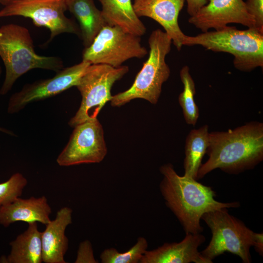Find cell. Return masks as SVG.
Masks as SVG:
<instances>
[{
    "mask_svg": "<svg viewBox=\"0 0 263 263\" xmlns=\"http://www.w3.org/2000/svg\"><path fill=\"white\" fill-rule=\"evenodd\" d=\"M148 243L142 237H138L136 244L128 250L119 252L112 247L104 250L100 255L102 263H139L147 250Z\"/></svg>",
    "mask_w": 263,
    "mask_h": 263,
    "instance_id": "obj_22",
    "label": "cell"
},
{
    "mask_svg": "<svg viewBox=\"0 0 263 263\" xmlns=\"http://www.w3.org/2000/svg\"><path fill=\"white\" fill-rule=\"evenodd\" d=\"M0 132H4L5 133H8V134H13V133L10 132L9 131L7 130L6 129L0 128Z\"/></svg>",
    "mask_w": 263,
    "mask_h": 263,
    "instance_id": "obj_29",
    "label": "cell"
},
{
    "mask_svg": "<svg viewBox=\"0 0 263 263\" xmlns=\"http://www.w3.org/2000/svg\"><path fill=\"white\" fill-rule=\"evenodd\" d=\"M185 0H134V12L139 17L151 18L161 25L180 51L186 35L178 24L180 12Z\"/></svg>",
    "mask_w": 263,
    "mask_h": 263,
    "instance_id": "obj_13",
    "label": "cell"
},
{
    "mask_svg": "<svg viewBox=\"0 0 263 263\" xmlns=\"http://www.w3.org/2000/svg\"><path fill=\"white\" fill-rule=\"evenodd\" d=\"M16 0H0V3L5 6Z\"/></svg>",
    "mask_w": 263,
    "mask_h": 263,
    "instance_id": "obj_28",
    "label": "cell"
},
{
    "mask_svg": "<svg viewBox=\"0 0 263 263\" xmlns=\"http://www.w3.org/2000/svg\"><path fill=\"white\" fill-rule=\"evenodd\" d=\"M28 183L20 173L13 174L7 181L0 183V207L8 205L20 197Z\"/></svg>",
    "mask_w": 263,
    "mask_h": 263,
    "instance_id": "obj_23",
    "label": "cell"
},
{
    "mask_svg": "<svg viewBox=\"0 0 263 263\" xmlns=\"http://www.w3.org/2000/svg\"><path fill=\"white\" fill-rule=\"evenodd\" d=\"M1 72H2V71H1V67H0V76L1 74Z\"/></svg>",
    "mask_w": 263,
    "mask_h": 263,
    "instance_id": "obj_30",
    "label": "cell"
},
{
    "mask_svg": "<svg viewBox=\"0 0 263 263\" xmlns=\"http://www.w3.org/2000/svg\"><path fill=\"white\" fill-rule=\"evenodd\" d=\"M253 246L256 251L260 255L263 256V234L257 233L256 239Z\"/></svg>",
    "mask_w": 263,
    "mask_h": 263,
    "instance_id": "obj_27",
    "label": "cell"
},
{
    "mask_svg": "<svg viewBox=\"0 0 263 263\" xmlns=\"http://www.w3.org/2000/svg\"><path fill=\"white\" fill-rule=\"evenodd\" d=\"M65 148L56 159L60 166L98 163L106 156L107 149L103 127L97 118L75 126Z\"/></svg>",
    "mask_w": 263,
    "mask_h": 263,
    "instance_id": "obj_10",
    "label": "cell"
},
{
    "mask_svg": "<svg viewBox=\"0 0 263 263\" xmlns=\"http://www.w3.org/2000/svg\"><path fill=\"white\" fill-rule=\"evenodd\" d=\"M208 3L190 16L188 22L203 32L213 28L219 30L228 24H241L255 28V21L247 11L243 0H207Z\"/></svg>",
    "mask_w": 263,
    "mask_h": 263,
    "instance_id": "obj_12",
    "label": "cell"
},
{
    "mask_svg": "<svg viewBox=\"0 0 263 263\" xmlns=\"http://www.w3.org/2000/svg\"><path fill=\"white\" fill-rule=\"evenodd\" d=\"M91 64L82 60L73 66L63 68L53 77L25 84L10 97L7 108L10 114L19 113L28 104L56 95L76 85L87 67Z\"/></svg>",
    "mask_w": 263,
    "mask_h": 263,
    "instance_id": "obj_11",
    "label": "cell"
},
{
    "mask_svg": "<svg viewBox=\"0 0 263 263\" xmlns=\"http://www.w3.org/2000/svg\"><path fill=\"white\" fill-rule=\"evenodd\" d=\"M207 160L202 164L197 179L219 169L238 174L254 168L263 159V124L246 123L226 131L209 132Z\"/></svg>",
    "mask_w": 263,
    "mask_h": 263,
    "instance_id": "obj_1",
    "label": "cell"
},
{
    "mask_svg": "<svg viewBox=\"0 0 263 263\" xmlns=\"http://www.w3.org/2000/svg\"><path fill=\"white\" fill-rule=\"evenodd\" d=\"M148 42L150 51L148 59L131 87L112 95L111 106L120 107L137 98L144 99L152 104L157 103L162 85L170 75V69L165 59L171 50L172 41L165 32L157 29L151 32Z\"/></svg>",
    "mask_w": 263,
    "mask_h": 263,
    "instance_id": "obj_5",
    "label": "cell"
},
{
    "mask_svg": "<svg viewBox=\"0 0 263 263\" xmlns=\"http://www.w3.org/2000/svg\"><path fill=\"white\" fill-rule=\"evenodd\" d=\"M209 139V132L207 125L189 132L185 143L184 176L198 180V172L202 165V160L207 153Z\"/></svg>",
    "mask_w": 263,
    "mask_h": 263,
    "instance_id": "obj_20",
    "label": "cell"
},
{
    "mask_svg": "<svg viewBox=\"0 0 263 263\" xmlns=\"http://www.w3.org/2000/svg\"><path fill=\"white\" fill-rule=\"evenodd\" d=\"M180 77L183 85V91L179 95L178 102L182 108L186 122L188 125L195 126L199 116V110L194 99L195 84L188 66L182 68Z\"/></svg>",
    "mask_w": 263,
    "mask_h": 263,
    "instance_id": "obj_21",
    "label": "cell"
},
{
    "mask_svg": "<svg viewBox=\"0 0 263 263\" xmlns=\"http://www.w3.org/2000/svg\"><path fill=\"white\" fill-rule=\"evenodd\" d=\"M66 4L67 10L78 20L83 45L88 47L107 25L101 10L96 7L94 0H66Z\"/></svg>",
    "mask_w": 263,
    "mask_h": 263,
    "instance_id": "obj_19",
    "label": "cell"
},
{
    "mask_svg": "<svg viewBox=\"0 0 263 263\" xmlns=\"http://www.w3.org/2000/svg\"><path fill=\"white\" fill-rule=\"evenodd\" d=\"M107 25L118 26L132 34L141 37L146 31L135 14L132 0H98Z\"/></svg>",
    "mask_w": 263,
    "mask_h": 263,
    "instance_id": "obj_18",
    "label": "cell"
},
{
    "mask_svg": "<svg viewBox=\"0 0 263 263\" xmlns=\"http://www.w3.org/2000/svg\"><path fill=\"white\" fill-rule=\"evenodd\" d=\"M51 208L45 196L19 197L11 203L0 207V224L4 227L17 222L40 223L47 225L50 221Z\"/></svg>",
    "mask_w": 263,
    "mask_h": 263,
    "instance_id": "obj_16",
    "label": "cell"
},
{
    "mask_svg": "<svg viewBox=\"0 0 263 263\" xmlns=\"http://www.w3.org/2000/svg\"><path fill=\"white\" fill-rule=\"evenodd\" d=\"M197 45L214 52L231 54L234 57V67L242 71L263 67V34L255 28L241 30L227 26L196 36H186L183 45Z\"/></svg>",
    "mask_w": 263,
    "mask_h": 263,
    "instance_id": "obj_4",
    "label": "cell"
},
{
    "mask_svg": "<svg viewBox=\"0 0 263 263\" xmlns=\"http://www.w3.org/2000/svg\"><path fill=\"white\" fill-rule=\"evenodd\" d=\"M0 57L5 69L1 95L7 94L16 81L31 70L42 69L57 73L64 68L60 57L37 54L29 30L17 24L0 26Z\"/></svg>",
    "mask_w": 263,
    "mask_h": 263,
    "instance_id": "obj_3",
    "label": "cell"
},
{
    "mask_svg": "<svg viewBox=\"0 0 263 263\" xmlns=\"http://www.w3.org/2000/svg\"><path fill=\"white\" fill-rule=\"evenodd\" d=\"M91 242L85 240L79 245L75 263H96Z\"/></svg>",
    "mask_w": 263,
    "mask_h": 263,
    "instance_id": "obj_25",
    "label": "cell"
},
{
    "mask_svg": "<svg viewBox=\"0 0 263 263\" xmlns=\"http://www.w3.org/2000/svg\"><path fill=\"white\" fill-rule=\"evenodd\" d=\"M187 12L190 16L195 15L203 6L207 4V0H186Z\"/></svg>",
    "mask_w": 263,
    "mask_h": 263,
    "instance_id": "obj_26",
    "label": "cell"
},
{
    "mask_svg": "<svg viewBox=\"0 0 263 263\" xmlns=\"http://www.w3.org/2000/svg\"><path fill=\"white\" fill-rule=\"evenodd\" d=\"M129 71L127 66L113 67L103 64H91L75 86L82 96L80 107L68 124L75 127L86 120L96 118L105 104L110 101L114 83Z\"/></svg>",
    "mask_w": 263,
    "mask_h": 263,
    "instance_id": "obj_7",
    "label": "cell"
},
{
    "mask_svg": "<svg viewBox=\"0 0 263 263\" xmlns=\"http://www.w3.org/2000/svg\"><path fill=\"white\" fill-rule=\"evenodd\" d=\"M66 0H18L0 10V18L21 16L29 18L37 27H43L50 31V41L63 34H73L80 37L79 28L65 15Z\"/></svg>",
    "mask_w": 263,
    "mask_h": 263,
    "instance_id": "obj_9",
    "label": "cell"
},
{
    "mask_svg": "<svg viewBox=\"0 0 263 263\" xmlns=\"http://www.w3.org/2000/svg\"><path fill=\"white\" fill-rule=\"evenodd\" d=\"M163 176L159 188L167 207L176 217L186 234L201 233L200 222L207 212L240 207L238 202L223 203L215 199V191L210 187L199 183L192 178L178 175L171 164L160 168Z\"/></svg>",
    "mask_w": 263,
    "mask_h": 263,
    "instance_id": "obj_2",
    "label": "cell"
},
{
    "mask_svg": "<svg viewBox=\"0 0 263 263\" xmlns=\"http://www.w3.org/2000/svg\"><path fill=\"white\" fill-rule=\"evenodd\" d=\"M27 229L10 243L11 249L6 257H1L0 263H42L41 232L37 223H29Z\"/></svg>",
    "mask_w": 263,
    "mask_h": 263,
    "instance_id": "obj_17",
    "label": "cell"
},
{
    "mask_svg": "<svg viewBox=\"0 0 263 263\" xmlns=\"http://www.w3.org/2000/svg\"><path fill=\"white\" fill-rule=\"evenodd\" d=\"M186 234L179 243H165L156 249L147 250L139 263H211L198 250L205 237L201 233Z\"/></svg>",
    "mask_w": 263,
    "mask_h": 263,
    "instance_id": "obj_14",
    "label": "cell"
},
{
    "mask_svg": "<svg viewBox=\"0 0 263 263\" xmlns=\"http://www.w3.org/2000/svg\"><path fill=\"white\" fill-rule=\"evenodd\" d=\"M210 228L212 237L207 246L201 252L211 263L225 252L239 256L244 263H250L251 247L257 233L247 227L240 220L224 208L204 214L201 218Z\"/></svg>",
    "mask_w": 263,
    "mask_h": 263,
    "instance_id": "obj_6",
    "label": "cell"
},
{
    "mask_svg": "<svg viewBox=\"0 0 263 263\" xmlns=\"http://www.w3.org/2000/svg\"><path fill=\"white\" fill-rule=\"evenodd\" d=\"M72 209L64 207L59 209L55 219L46 225L41 232L42 260L45 263H66L65 255L69 247L65 235L67 226L72 223Z\"/></svg>",
    "mask_w": 263,
    "mask_h": 263,
    "instance_id": "obj_15",
    "label": "cell"
},
{
    "mask_svg": "<svg viewBox=\"0 0 263 263\" xmlns=\"http://www.w3.org/2000/svg\"><path fill=\"white\" fill-rule=\"evenodd\" d=\"M147 54V49L141 43L140 37L118 26L106 25L91 44L84 48L82 60L118 67L131 58H141Z\"/></svg>",
    "mask_w": 263,
    "mask_h": 263,
    "instance_id": "obj_8",
    "label": "cell"
},
{
    "mask_svg": "<svg viewBox=\"0 0 263 263\" xmlns=\"http://www.w3.org/2000/svg\"><path fill=\"white\" fill-rule=\"evenodd\" d=\"M244 2L247 11L254 19L256 29L263 34V0H247Z\"/></svg>",
    "mask_w": 263,
    "mask_h": 263,
    "instance_id": "obj_24",
    "label": "cell"
}]
</instances>
